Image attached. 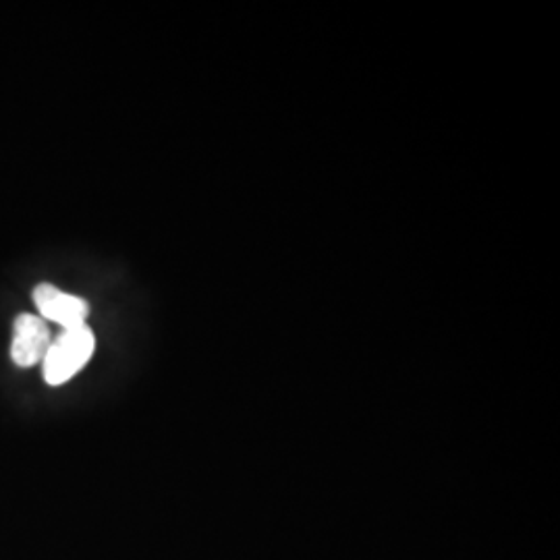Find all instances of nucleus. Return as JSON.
<instances>
[{"mask_svg": "<svg viewBox=\"0 0 560 560\" xmlns=\"http://www.w3.org/2000/svg\"><path fill=\"white\" fill-rule=\"evenodd\" d=\"M96 349V337L88 324L62 330L57 339L50 342L44 365V381L50 386H60L71 381L80 370L92 360Z\"/></svg>", "mask_w": 560, "mask_h": 560, "instance_id": "obj_1", "label": "nucleus"}, {"mask_svg": "<svg viewBox=\"0 0 560 560\" xmlns=\"http://www.w3.org/2000/svg\"><path fill=\"white\" fill-rule=\"evenodd\" d=\"M34 303L40 312V318L44 322H55L59 324L62 330H69V328H78L83 326L88 316H90V303L78 298V295H71V293H65L60 291L59 287L50 284V282H42L34 293Z\"/></svg>", "mask_w": 560, "mask_h": 560, "instance_id": "obj_2", "label": "nucleus"}, {"mask_svg": "<svg viewBox=\"0 0 560 560\" xmlns=\"http://www.w3.org/2000/svg\"><path fill=\"white\" fill-rule=\"evenodd\" d=\"M50 328L34 314H21L13 324V342H11V360L20 368H32L46 358L50 347Z\"/></svg>", "mask_w": 560, "mask_h": 560, "instance_id": "obj_3", "label": "nucleus"}]
</instances>
